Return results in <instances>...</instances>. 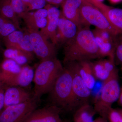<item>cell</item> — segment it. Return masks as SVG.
<instances>
[{
	"mask_svg": "<svg viewBox=\"0 0 122 122\" xmlns=\"http://www.w3.org/2000/svg\"><path fill=\"white\" fill-rule=\"evenodd\" d=\"M89 27L83 26L78 29L75 36L64 45V64L100 58L94 36Z\"/></svg>",
	"mask_w": 122,
	"mask_h": 122,
	"instance_id": "cell-1",
	"label": "cell"
},
{
	"mask_svg": "<svg viewBox=\"0 0 122 122\" xmlns=\"http://www.w3.org/2000/svg\"><path fill=\"white\" fill-rule=\"evenodd\" d=\"M63 69L56 57L41 61L34 72L33 97L40 100L42 95L48 93Z\"/></svg>",
	"mask_w": 122,
	"mask_h": 122,
	"instance_id": "cell-2",
	"label": "cell"
},
{
	"mask_svg": "<svg viewBox=\"0 0 122 122\" xmlns=\"http://www.w3.org/2000/svg\"><path fill=\"white\" fill-rule=\"evenodd\" d=\"M72 73L70 66L66 64L49 93L51 105L69 111L72 95Z\"/></svg>",
	"mask_w": 122,
	"mask_h": 122,
	"instance_id": "cell-3",
	"label": "cell"
},
{
	"mask_svg": "<svg viewBox=\"0 0 122 122\" xmlns=\"http://www.w3.org/2000/svg\"><path fill=\"white\" fill-rule=\"evenodd\" d=\"M118 71L112 73L103 81L100 97L94 107L96 113L107 119V114L114 102L118 100L121 87L118 81Z\"/></svg>",
	"mask_w": 122,
	"mask_h": 122,
	"instance_id": "cell-4",
	"label": "cell"
},
{
	"mask_svg": "<svg viewBox=\"0 0 122 122\" xmlns=\"http://www.w3.org/2000/svg\"><path fill=\"white\" fill-rule=\"evenodd\" d=\"M81 23L83 26H95L115 35L122 34L114 27L100 10L89 0H84L80 9Z\"/></svg>",
	"mask_w": 122,
	"mask_h": 122,
	"instance_id": "cell-5",
	"label": "cell"
},
{
	"mask_svg": "<svg viewBox=\"0 0 122 122\" xmlns=\"http://www.w3.org/2000/svg\"><path fill=\"white\" fill-rule=\"evenodd\" d=\"M66 64L70 66L72 73V95L69 111H75L81 107L89 104L91 91L79 74L77 62Z\"/></svg>",
	"mask_w": 122,
	"mask_h": 122,
	"instance_id": "cell-6",
	"label": "cell"
},
{
	"mask_svg": "<svg viewBox=\"0 0 122 122\" xmlns=\"http://www.w3.org/2000/svg\"><path fill=\"white\" fill-rule=\"evenodd\" d=\"M33 52L41 61L56 57L57 46L50 42L39 30L26 29Z\"/></svg>",
	"mask_w": 122,
	"mask_h": 122,
	"instance_id": "cell-7",
	"label": "cell"
},
{
	"mask_svg": "<svg viewBox=\"0 0 122 122\" xmlns=\"http://www.w3.org/2000/svg\"><path fill=\"white\" fill-rule=\"evenodd\" d=\"M39 100L34 97L27 102L7 107L0 113V122H23L37 108Z\"/></svg>",
	"mask_w": 122,
	"mask_h": 122,
	"instance_id": "cell-8",
	"label": "cell"
},
{
	"mask_svg": "<svg viewBox=\"0 0 122 122\" xmlns=\"http://www.w3.org/2000/svg\"><path fill=\"white\" fill-rule=\"evenodd\" d=\"M98 47L100 58H115L117 36L106 30L95 28L92 30Z\"/></svg>",
	"mask_w": 122,
	"mask_h": 122,
	"instance_id": "cell-9",
	"label": "cell"
},
{
	"mask_svg": "<svg viewBox=\"0 0 122 122\" xmlns=\"http://www.w3.org/2000/svg\"><path fill=\"white\" fill-rule=\"evenodd\" d=\"M34 72L32 67L28 65L22 66L20 72L9 75H0V83L6 86H18L26 87L33 80Z\"/></svg>",
	"mask_w": 122,
	"mask_h": 122,
	"instance_id": "cell-10",
	"label": "cell"
},
{
	"mask_svg": "<svg viewBox=\"0 0 122 122\" xmlns=\"http://www.w3.org/2000/svg\"><path fill=\"white\" fill-rule=\"evenodd\" d=\"M48 11L47 23L45 28L40 30L41 32L48 39L57 46L56 33L61 11L56 7L46 4L45 7Z\"/></svg>",
	"mask_w": 122,
	"mask_h": 122,
	"instance_id": "cell-11",
	"label": "cell"
},
{
	"mask_svg": "<svg viewBox=\"0 0 122 122\" xmlns=\"http://www.w3.org/2000/svg\"><path fill=\"white\" fill-rule=\"evenodd\" d=\"M61 111L57 107L51 105L32 112L23 122H61Z\"/></svg>",
	"mask_w": 122,
	"mask_h": 122,
	"instance_id": "cell-12",
	"label": "cell"
},
{
	"mask_svg": "<svg viewBox=\"0 0 122 122\" xmlns=\"http://www.w3.org/2000/svg\"><path fill=\"white\" fill-rule=\"evenodd\" d=\"M78 30L76 24L66 18L61 11L57 30V45H64L75 36Z\"/></svg>",
	"mask_w": 122,
	"mask_h": 122,
	"instance_id": "cell-13",
	"label": "cell"
},
{
	"mask_svg": "<svg viewBox=\"0 0 122 122\" xmlns=\"http://www.w3.org/2000/svg\"><path fill=\"white\" fill-rule=\"evenodd\" d=\"M28 91L18 86H7L4 93V109L30 100L33 97Z\"/></svg>",
	"mask_w": 122,
	"mask_h": 122,
	"instance_id": "cell-14",
	"label": "cell"
},
{
	"mask_svg": "<svg viewBox=\"0 0 122 122\" xmlns=\"http://www.w3.org/2000/svg\"><path fill=\"white\" fill-rule=\"evenodd\" d=\"M48 11L45 8L25 13L20 18L24 20L27 29L39 30L45 28L47 23Z\"/></svg>",
	"mask_w": 122,
	"mask_h": 122,
	"instance_id": "cell-15",
	"label": "cell"
},
{
	"mask_svg": "<svg viewBox=\"0 0 122 122\" xmlns=\"http://www.w3.org/2000/svg\"><path fill=\"white\" fill-rule=\"evenodd\" d=\"M104 14L110 23L122 33V9L108 6L98 0H89Z\"/></svg>",
	"mask_w": 122,
	"mask_h": 122,
	"instance_id": "cell-16",
	"label": "cell"
},
{
	"mask_svg": "<svg viewBox=\"0 0 122 122\" xmlns=\"http://www.w3.org/2000/svg\"><path fill=\"white\" fill-rule=\"evenodd\" d=\"M84 0H65L61 5L63 16L74 22L78 29L82 28L80 17V9Z\"/></svg>",
	"mask_w": 122,
	"mask_h": 122,
	"instance_id": "cell-17",
	"label": "cell"
},
{
	"mask_svg": "<svg viewBox=\"0 0 122 122\" xmlns=\"http://www.w3.org/2000/svg\"><path fill=\"white\" fill-rule=\"evenodd\" d=\"M76 62L80 76L87 87L91 90L94 86L96 80L93 73L92 62L90 61Z\"/></svg>",
	"mask_w": 122,
	"mask_h": 122,
	"instance_id": "cell-18",
	"label": "cell"
},
{
	"mask_svg": "<svg viewBox=\"0 0 122 122\" xmlns=\"http://www.w3.org/2000/svg\"><path fill=\"white\" fill-rule=\"evenodd\" d=\"M33 54V53L12 49H6L3 52L5 58L13 60L21 66L28 65L34 59Z\"/></svg>",
	"mask_w": 122,
	"mask_h": 122,
	"instance_id": "cell-19",
	"label": "cell"
},
{
	"mask_svg": "<svg viewBox=\"0 0 122 122\" xmlns=\"http://www.w3.org/2000/svg\"><path fill=\"white\" fill-rule=\"evenodd\" d=\"M96 113L94 107L90 104L84 105L75 112L74 122H93Z\"/></svg>",
	"mask_w": 122,
	"mask_h": 122,
	"instance_id": "cell-20",
	"label": "cell"
},
{
	"mask_svg": "<svg viewBox=\"0 0 122 122\" xmlns=\"http://www.w3.org/2000/svg\"><path fill=\"white\" fill-rule=\"evenodd\" d=\"M0 15L13 22L21 30L19 17L15 13L9 0H0Z\"/></svg>",
	"mask_w": 122,
	"mask_h": 122,
	"instance_id": "cell-21",
	"label": "cell"
},
{
	"mask_svg": "<svg viewBox=\"0 0 122 122\" xmlns=\"http://www.w3.org/2000/svg\"><path fill=\"white\" fill-rule=\"evenodd\" d=\"M22 66L11 59H5L0 64V75H9L20 72Z\"/></svg>",
	"mask_w": 122,
	"mask_h": 122,
	"instance_id": "cell-22",
	"label": "cell"
},
{
	"mask_svg": "<svg viewBox=\"0 0 122 122\" xmlns=\"http://www.w3.org/2000/svg\"><path fill=\"white\" fill-rule=\"evenodd\" d=\"M25 32V30L24 32L17 30L3 38V42L6 49H16L22 41Z\"/></svg>",
	"mask_w": 122,
	"mask_h": 122,
	"instance_id": "cell-23",
	"label": "cell"
},
{
	"mask_svg": "<svg viewBox=\"0 0 122 122\" xmlns=\"http://www.w3.org/2000/svg\"><path fill=\"white\" fill-rule=\"evenodd\" d=\"M17 30L13 22L0 15V38L3 39Z\"/></svg>",
	"mask_w": 122,
	"mask_h": 122,
	"instance_id": "cell-24",
	"label": "cell"
},
{
	"mask_svg": "<svg viewBox=\"0 0 122 122\" xmlns=\"http://www.w3.org/2000/svg\"><path fill=\"white\" fill-rule=\"evenodd\" d=\"M92 69L96 79L104 81L109 77L111 74L105 69L102 60L92 62Z\"/></svg>",
	"mask_w": 122,
	"mask_h": 122,
	"instance_id": "cell-25",
	"label": "cell"
},
{
	"mask_svg": "<svg viewBox=\"0 0 122 122\" xmlns=\"http://www.w3.org/2000/svg\"><path fill=\"white\" fill-rule=\"evenodd\" d=\"M26 12L44 8L46 5L45 0H22Z\"/></svg>",
	"mask_w": 122,
	"mask_h": 122,
	"instance_id": "cell-26",
	"label": "cell"
},
{
	"mask_svg": "<svg viewBox=\"0 0 122 122\" xmlns=\"http://www.w3.org/2000/svg\"><path fill=\"white\" fill-rule=\"evenodd\" d=\"M14 11L19 18L25 13L26 12L25 7L22 0H9Z\"/></svg>",
	"mask_w": 122,
	"mask_h": 122,
	"instance_id": "cell-27",
	"label": "cell"
},
{
	"mask_svg": "<svg viewBox=\"0 0 122 122\" xmlns=\"http://www.w3.org/2000/svg\"><path fill=\"white\" fill-rule=\"evenodd\" d=\"M122 64V36L121 34L117 36V42L116 46L115 57Z\"/></svg>",
	"mask_w": 122,
	"mask_h": 122,
	"instance_id": "cell-28",
	"label": "cell"
},
{
	"mask_svg": "<svg viewBox=\"0 0 122 122\" xmlns=\"http://www.w3.org/2000/svg\"><path fill=\"white\" fill-rule=\"evenodd\" d=\"M109 122H122V116L118 110L112 108L107 114Z\"/></svg>",
	"mask_w": 122,
	"mask_h": 122,
	"instance_id": "cell-29",
	"label": "cell"
},
{
	"mask_svg": "<svg viewBox=\"0 0 122 122\" xmlns=\"http://www.w3.org/2000/svg\"><path fill=\"white\" fill-rule=\"evenodd\" d=\"M46 3L55 7L61 5L65 0H45Z\"/></svg>",
	"mask_w": 122,
	"mask_h": 122,
	"instance_id": "cell-30",
	"label": "cell"
},
{
	"mask_svg": "<svg viewBox=\"0 0 122 122\" xmlns=\"http://www.w3.org/2000/svg\"><path fill=\"white\" fill-rule=\"evenodd\" d=\"M5 90H2L0 92V113L4 107V93Z\"/></svg>",
	"mask_w": 122,
	"mask_h": 122,
	"instance_id": "cell-31",
	"label": "cell"
},
{
	"mask_svg": "<svg viewBox=\"0 0 122 122\" xmlns=\"http://www.w3.org/2000/svg\"><path fill=\"white\" fill-rule=\"evenodd\" d=\"M118 100H119V102L120 103V105L122 106V87H121L120 96H119V98Z\"/></svg>",
	"mask_w": 122,
	"mask_h": 122,
	"instance_id": "cell-32",
	"label": "cell"
},
{
	"mask_svg": "<svg viewBox=\"0 0 122 122\" xmlns=\"http://www.w3.org/2000/svg\"><path fill=\"white\" fill-rule=\"evenodd\" d=\"M6 87H7V86L3 85L2 83H0V92L2 90L5 89Z\"/></svg>",
	"mask_w": 122,
	"mask_h": 122,
	"instance_id": "cell-33",
	"label": "cell"
},
{
	"mask_svg": "<svg viewBox=\"0 0 122 122\" xmlns=\"http://www.w3.org/2000/svg\"><path fill=\"white\" fill-rule=\"evenodd\" d=\"M101 119H102V117H99L96 119L95 120H94L93 122H101Z\"/></svg>",
	"mask_w": 122,
	"mask_h": 122,
	"instance_id": "cell-34",
	"label": "cell"
},
{
	"mask_svg": "<svg viewBox=\"0 0 122 122\" xmlns=\"http://www.w3.org/2000/svg\"><path fill=\"white\" fill-rule=\"evenodd\" d=\"M111 2L113 3H117L118 2L122 1V0H110Z\"/></svg>",
	"mask_w": 122,
	"mask_h": 122,
	"instance_id": "cell-35",
	"label": "cell"
},
{
	"mask_svg": "<svg viewBox=\"0 0 122 122\" xmlns=\"http://www.w3.org/2000/svg\"><path fill=\"white\" fill-rule=\"evenodd\" d=\"M101 122H108L107 121V119L105 118H103L102 117V119H101Z\"/></svg>",
	"mask_w": 122,
	"mask_h": 122,
	"instance_id": "cell-36",
	"label": "cell"
},
{
	"mask_svg": "<svg viewBox=\"0 0 122 122\" xmlns=\"http://www.w3.org/2000/svg\"><path fill=\"white\" fill-rule=\"evenodd\" d=\"M118 110L119 111V112H120V113H121V114H122V110Z\"/></svg>",
	"mask_w": 122,
	"mask_h": 122,
	"instance_id": "cell-37",
	"label": "cell"
},
{
	"mask_svg": "<svg viewBox=\"0 0 122 122\" xmlns=\"http://www.w3.org/2000/svg\"><path fill=\"white\" fill-rule=\"evenodd\" d=\"M98 0L100 1H102H102L103 0Z\"/></svg>",
	"mask_w": 122,
	"mask_h": 122,
	"instance_id": "cell-38",
	"label": "cell"
},
{
	"mask_svg": "<svg viewBox=\"0 0 122 122\" xmlns=\"http://www.w3.org/2000/svg\"><path fill=\"white\" fill-rule=\"evenodd\" d=\"M121 34H122V33Z\"/></svg>",
	"mask_w": 122,
	"mask_h": 122,
	"instance_id": "cell-39",
	"label": "cell"
}]
</instances>
